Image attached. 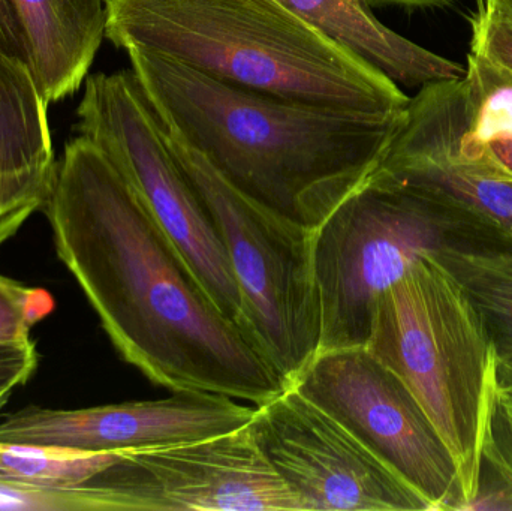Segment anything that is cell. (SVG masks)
Returning a JSON list of instances; mask_svg holds the SVG:
<instances>
[{"label":"cell","mask_w":512,"mask_h":511,"mask_svg":"<svg viewBox=\"0 0 512 511\" xmlns=\"http://www.w3.org/2000/svg\"><path fill=\"white\" fill-rule=\"evenodd\" d=\"M291 387L396 471L430 511L460 506L459 476L444 441L405 384L366 347L319 351Z\"/></svg>","instance_id":"cell-9"},{"label":"cell","mask_w":512,"mask_h":511,"mask_svg":"<svg viewBox=\"0 0 512 511\" xmlns=\"http://www.w3.org/2000/svg\"><path fill=\"white\" fill-rule=\"evenodd\" d=\"M366 348L400 378L444 441L462 510L483 483L501 398L499 356L483 318L436 255L378 297Z\"/></svg>","instance_id":"cell-4"},{"label":"cell","mask_w":512,"mask_h":511,"mask_svg":"<svg viewBox=\"0 0 512 511\" xmlns=\"http://www.w3.org/2000/svg\"><path fill=\"white\" fill-rule=\"evenodd\" d=\"M38 362L35 342H0V408L14 389L32 378Z\"/></svg>","instance_id":"cell-20"},{"label":"cell","mask_w":512,"mask_h":511,"mask_svg":"<svg viewBox=\"0 0 512 511\" xmlns=\"http://www.w3.org/2000/svg\"><path fill=\"white\" fill-rule=\"evenodd\" d=\"M162 132L224 240L242 293L246 330L291 387L318 354L321 342L315 231L259 206L230 185L198 150L164 126Z\"/></svg>","instance_id":"cell-6"},{"label":"cell","mask_w":512,"mask_h":511,"mask_svg":"<svg viewBox=\"0 0 512 511\" xmlns=\"http://www.w3.org/2000/svg\"><path fill=\"white\" fill-rule=\"evenodd\" d=\"M492 3L493 8L512 24V0H489Z\"/></svg>","instance_id":"cell-28"},{"label":"cell","mask_w":512,"mask_h":511,"mask_svg":"<svg viewBox=\"0 0 512 511\" xmlns=\"http://www.w3.org/2000/svg\"><path fill=\"white\" fill-rule=\"evenodd\" d=\"M105 38L240 89L363 111H403L399 84L274 0H105Z\"/></svg>","instance_id":"cell-3"},{"label":"cell","mask_w":512,"mask_h":511,"mask_svg":"<svg viewBox=\"0 0 512 511\" xmlns=\"http://www.w3.org/2000/svg\"><path fill=\"white\" fill-rule=\"evenodd\" d=\"M512 489V422L499 411L495 431L484 449V464Z\"/></svg>","instance_id":"cell-21"},{"label":"cell","mask_w":512,"mask_h":511,"mask_svg":"<svg viewBox=\"0 0 512 511\" xmlns=\"http://www.w3.org/2000/svg\"><path fill=\"white\" fill-rule=\"evenodd\" d=\"M484 153L490 156L493 162L512 179V141H510V143L496 144V146L487 147Z\"/></svg>","instance_id":"cell-25"},{"label":"cell","mask_w":512,"mask_h":511,"mask_svg":"<svg viewBox=\"0 0 512 511\" xmlns=\"http://www.w3.org/2000/svg\"><path fill=\"white\" fill-rule=\"evenodd\" d=\"M336 39L394 83L424 86L465 77L466 68L385 26L363 0H274Z\"/></svg>","instance_id":"cell-14"},{"label":"cell","mask_w":512,"mask_h":511,"mask_svg":"<svg viewBox=\"0 0 512 511\" xmlns=\"http://www.w3.org/2000/svg\"><path fill=\"white\" fill-rule=\"evenodd\" d=\"M126 53L167 131L237 191L310 231L375 173L405 116L289 101L213 80L153 51Z\"/></svg>","instance_id":"cell-2"},{"label":"cell","mask_w":512,"mask_h":511,"mask_svg":"<svg viewBox=\"0 0 512 511\" xmlns=\"http://www.w3.org/2000/svg\"><path fill=\"white\" fill-rule=\"evenodd\" d=\"M370 8H381V6H396L403 9H435L447 8L454 5L457 0H363Z\"/></svg>","instance_id":"cell-24"},{"label":"cell","mask_w":512,"mask_h":511,"mask_svg":"<svg viewBox=\"0 0 512 511\" xmlns=\"http://www.w3.org/2000/svg\"><path fill=\"white\" fill-rule=\"evenodd\" d=\"M54 173H0V246L8 242L24 222L44 209L53 186Z\"/></svg>","instance_id":"cell-18"},{"label":"cell","mask_w":512,"mask_h":511,"mask_svg":"<svg viewBox=\"0 0 512 511\" xmlns=\"http://www.w3.org/2000/svg\"><path fill=\"white\" fill-rule=\"evenodd\" d=\"M512 511V489L496 477L490 488L481 486L474 500L463 506L462 511Z\"/></svg>","instance_id":"cell-23"},{"label":"cell","mask_w":512,"mask_h":511,"mask_svg":"<svg viewBox=\"0 0 512 511\" xmlns=\"http://www.w3.org/2000/svg\"><path fill=\"white\" fill-rule=\"evenodd\" d=\"M249 429L303 511L430 510L406 480L294 387L256 407Z\"/></svg>","instance_id":"cell-10"},{"label":"cell","mask_w":512,"mask_h":511,"mask_svg":"<svg viewBox=\"0 0 512 511\" xmlns=\"http://www.w3.org/2000/svg\"><path fill=\"white\" fill-rule=\"evenodd\" d=\"M489 243L508 242L448 204L372 174L313 234L319 351L366 347L376 300L427 255Z\"/></svg>","instance_id":"cell-5"},{"label":"cell","mask_w":512,"mask_h":511,"mask_svg":"<svg viewBox=\"0 0 512 511\" xmlns=\"http://www.w3.org/2000/svg\"><path fill=\"white\" fill-rule=\"evenodd\" d=\"M39 510L303 511L249 425L195 443L114 453L98 473Z\"/></svg>","instance_id":"cell-8"},{"label":"cell","mask_w":512,"mask_h":511,"mask_svg":"<svg viewBox=\"0 0 512 511\" xmlns=\"http://www.w3.org/2000/svg\"><path fill=\"white\" fill-rule=\"evenodd\" d=\"M44 210L57 255L108 338L152 383L256 407L289 389L248 330L210 299L131 183L83 135L66 144Z\"/></svg>","instance_id":"cell-1"},{"label":"cell","mask_w":512,"mask_h":511,"mask_svg":"<svg viewBox=\"0 0 512 511\" xmlns=\"http://www.w3.org/2000/svg\"><path fill=\"white\" fill-rule=\"evenodd\" d=\"M469 23L471 53L490 60L512 75V24L493 8L489 0H477Z\"/></svg>","instance_id":"cell-19"},{"label":"cell","mask_w":512,"mask_h":511,"mask_svg":"<svg viewBox=\"0 0 512 511\" xmlns=\"http://www.w3.org/2000/svg\"><path fill=\"white\" fill-rule=\"evenodd\" d=\"M499 380L501 387L512 389V353L499 354Z\"/></svg>","instance_id":"cell-26"},{"label":"cell","mask_w":512,"mask_h":511,"mask_svg":"<svg viewBox=\"0 0 512 511\" xmlns=\"http://www.w3.org/2000/svg\"><path fill=\"white\" fill-rule=\"evenodd\" d=\"M77 114L80 135L116 165L210 299L246 329L242 293L224 240L171 153L132 69L87 77Z\"/></svg>","instance_id":"cell-7"},{"label":"cell","mask_w":512,"mask_h":511,"mask_svg":"<svg viewBox=\"0 0 512 511\" xmlns=\"http://www.w3.org/2000/svg\"><path fill=\"white\" fill-rule=\"evenodd\" d=\"M468 123L465 77L424 84L373 174L424 192L512 243V179L486 153L469 152Z\"/></svg>","instance_id":"cell-11"},{"label":"cell","mask_w":512,"mask_h":511,"mask_svg":"<svg viewBox=\"0 0 512 511\" xmlns=\"http://www.w3.org/2000/svg\"><path fill=\"white\" fill-rule=\"evenodd\" d=\"M47 110L29 65L0 50V173L56 171Z\"/></svg>","instance_id":"cell-15"},{"label":"cell","mask_w":512,"mask_h":511,"mask_svg":"<svg viewBox=\"0 0 512 511\" xmlns=\"http://www.w3.org/2000/svg\"><path fill=\"white\" fill-rule=\"evenodd\" d=\"M0 50L27 63L23 33L11 0H0Z\"/></svg>","instance_id":"cell-22"},{"label":"cell","mask_w":512,"mask_h":511,"mask_svg":"<svg viewBox=\"0 0 512 511\" xmlns=\"http://www.w3.org/2000/svg\"><path fill=\"white\" fill-rule=\"evenodd\" d=\"M499 411L512 422V389H504V387H501Z\"/></svg>","instance_id":"cell-27"},{"label":"cell","mask_w":512,"mask_h":511,"mask_svg":"<svg viewBox=\"0 0 512 511\" xmlns=\"http://www.w3.org/2000/svg\"><path fill=\"white\" fill-rule=\"evenodd\" d=\"M47 104L80 89L105 38V0H11Z\"/></svg>","instance_id":"cell-13"},{"label":"cell","mask_w":512,"mask_h":511,"mask_svg":"<svg viewBox=\"0 0 512 511\" xmlns=\"http://www.w3.org/2000/svg\"><path fill=\"white\" fill-rule=\"evenodd\" d=\"M436 257L483 318L498 356L512 353V243L448 246Z\"/></svg>","instance_id":"cell-16"},{"label":"cell","mask_w":512,"mask_h":511,"mask_svg":"<svg viewBox=\"0 0 512 511\" xmlns=\"http://www.w3.org/2000/svg\"><path fill=\"white\" fill-rule=\"evenodd\" d=\"M54 300L42 288L0 275V342H27L36 324L53 312Z\"/></svg>","instance_id":"cell-17"},{"label":"cell","mask_w":512,"mask_h":511,"mask_svg":"<svg viewBox=\"0 0 512 511\" xmlns=\"http://www.w3.org/2000/svg\"><path fill=\"white\" fill-rule=\"evenodd\" d=\"M255 410L230 396L179 390L159 401L83 410L30 407L0 416V444L98 455L209 440L246 428Z\"/></svg>","instance_id":"cell-12"}]
</instances>
